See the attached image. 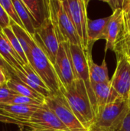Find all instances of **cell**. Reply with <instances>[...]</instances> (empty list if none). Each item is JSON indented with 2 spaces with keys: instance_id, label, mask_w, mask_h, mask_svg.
Returning a JSON list of instances; mask_svg holds the SVG:
<instances>
[{
  "instance_id": "cell-1",
  "label": "cell",
  "mask_w": 130,
  "mask_h": 131,
  "mask_svg": "<svg viewBox=\"0 0 130 131\" xmlns=\"http://www.w3.org/2000/svg\"><path fill=\"white\" fill-rule=\"evenodd\" d=\"M59 91L80 123L89 130L95 119L96 113L84 82L80 79H76L67 87L61 86Z\"/></svg>"
},
{
  "instance_id": "cell-2",
  "label": "cell",
  "mask_w": 130,
  "mask_h": 131,
  "mask_svg": "<svg viewBox=\"0 0 130 131\" xmlns=\"http://www.w3.org/2000/svg\"><path fill=\"white\" fill-rule=\"evenodd\" d=\"M130 108L129 100L117 98L100 109L88 131H116Z\"/></svg>"
},
{
  "instance_id": "cell-3",
  "label": "cell",
  "mask_w": 130,
  "mask_h": 131,
  "mask_svg": "<svg viewBox=\"0 0 130 131\" xmlns=\"http://www.w3.org/2000/svg\"><path fill=\"white\" fill-rule=\"evenodd\" d=\"M49 12L60 44L80 45L77 32L65 11L62 0H49Z\"/></svg>"
},
{
  "instance_id": "cell-4",
  "label": "cell",
  "mask_w": 130,
  "mask_h": 131,
  "mask_svg": "<svg viewBox=\"0 0 130 131\" xmlns=\"http://www.w3.org/2000/svg\"><path fill=\"white\" fill-rule=\"evenodd\" d=\"M33 38V37H32ZM28 62L35 72L41 77L52 94L60 89V83L54 68L43 49L33 38L31 51L27 56Z\"/></svg>"
},
{
  "instance_id": "cell-5",
  "label": "cell",
  "mask_w": 130,
  "mask_h": 131,
  "mask_svg": "<svg viewBox=\"0 0 130 131\" xmlns=\"http://www.w3.org/2000/svg\"><path fill=\"white\" fill-rule=\"evenodd\" d=\"M44 104L55 114L69 131H88L78 120L60 91L45 97Z\"/></svg>"
},
{
  "instance_id": "cell-6",
  "label": "cell",
  "mask_w": 130,
  "mask_h": 131,
  "mask_svg": "<svg viewBox=\"0 0 130 131\" xmlns=\"http://www.w3.org/2000/svg\"><path fill=\"white\" fill-rule=\"evenodd\" d=\"M65 11L70 17L80 41L84 51L87 47V2L85 0H62Z\"/></svg>"
},
{
  "instance_id": "cell-7",
  "label": "cell",
  "mask_w": 130,
  "mask_h": 131,
  "mask_svg": "<svg viewBox=\"0 0 130 131\" xmlns=\"http://www.w3.org/2000/svg\"><path fill=\"white\" fill-rule=\"evenodd\" d=\"M70 51L72 64H73V68H74L76 79H80L84 82L91 103L93 104L94 111L97 114V107L95 97L93 94V91L91 86L89 65H88L85 52L83 48L81 47V45H70Z\"/></svg>"
},
{
  "instance_id": "cell-8",
  "label": "cell",
  "mask_w": 130,
  "mask_h": 131,
  "mask_svg": "<svg viewBox=\"0 0 130 131\" xmlns=\"http://www.w3.org/2000/svg\"><path fill=\"white\" fill-rule=\"evenodd\" d=\"M32 37L46 53L54 65L60 47V42L50 17L46 19L41 25L36 28L35 34Z\"/></svg>"
},
{
  "instance_id": "cell-9",
  "label": "cell",
  "mask_w": 130,
  "mask_h": 131,
  "mask_svg": "<svg viewBox=\"0 0 130 131\" xmlns=\"http://www.w3.org/2000/svg\"><path fill=\"white\" fill-rule=\"evenodd\" d=\"M28 123L30 131L68 130L45 104L32 114Z\"/></svg>"
},
{
  "instance_id": "cell-10",
  "label": "cell",
  "mask_w": 130,
  "mask_h": 131,
  "mask_svg": "<svg viewBox=\"0 0 130 131\" xmlns=\"http://www.w3.org/2000/svg\"><path fill=\"white\" fill-rule=\"evenodd\" d=\"M54 68L60 83V87H67L76 80L70 56V44H60Z\"/></svg>"
},
{
  "instance_id": "cell-11",
  "label": "cell",
  "mask_w": 130,
  "mask_h": 131,
  "mask_svg": "<svg viewBox=\"0 0 130 131\" xmlns=\"http://www.w3.org/2000/svg\"><path fill=\"white\" fill-rule=\"evenodd\" d=\"M117 64L113 78L111 86L117 94L124 99L130 97V61L127 56L117 54Z\"/></svg>"
},
{
  "instance_id": "cell-12",
  "label": "cell",
  "mask_w": 130,
  "mask_h": 131,
  "mask_svg": "<svg viewBox=\"0 0 130 131\" xmlns=\"http://www.w3.org/2000/svg\"><path fill=\"white\" fill-rule=\"evenodd\" d=\"M123 28V12L122 8L116 9L110 15L107 26V37L105 52L107 50L114 51L117 40Z\"/></svg>"
},
{
  "instance_id": "cell-13",
  "label": "cell",
  "mask_w": 130,
  "mask_h": 131,
  "mask_svg": "<svg viewBox=\"0 0 130 131\" xmlns=\"http://www.w3.org/2000/svg\"><path fill=\"white\" fill-rule=\"evenodd\" d=\"M110 16L98 18L95 20H88L87 24V47L84 51H91L92 46L95 41L100 39H107V26Z\"/></svg>"
},
{
  "instance_id": "cell-14",
  "label": "cell",
  "mask_w": 130,
  "mask_h": 131,
  "mask_svg": "<svg viewBox=\"0 0 130 131\" xmlns=\"http://www.w3.org/2000/svg\"><path fill=\"white\" fill-rule=\"evenodd\" d=\"M93 94L96 100L97 111L106 105L114 102L117 98L120 97L111 86L110 81L109 82L91 84Z\"/></svg>"
},
{
  "instance_id": "cell-15",
  "label": "cell",
  "mask_w": 130,
  "mask_h": 131,
  "mask_svg": "<svg viewBox=\"0 0 130 131\" xmlns=\"http://www.w3.org/2000/svg\"><path fill=\"white\" fill-rule=\"evenodd\" d=\"M34 21L36 28L50 17L49 0H21Z\"/></svg>"
},
{
  "instance_id": "cell-16",
  "label": "cell",
  "mask_w": 130,
  "mask_h": 131,
  "mask_svg": "<svg viewBox=\"0 0 130 131\" xmlns=\"http://www.w3.org/2000/svg\"><path fill=\"white\" fill-rule=\"evenodd\" d=\"M0 55L14 69L24 71L23 65L25 64L21 59L10 45L8 40L4 35L2 29L0 28Z\"/></svg>"
},
{
  "instance_id": "cell-17",
  "label": "cell",
  "mask_w": 130,
  "mask_h": 131,
  "mask_svg": "<svg viewBox=\"0 0 130 131\" xmlns=\"http://www.w3.org/2000/svg\"><path fill=\"white\" fill-rule=\"evenodd\" d=\"M89 65L90 77L91 84L109 82L110 80L108 75V69L105 58L100 65L97 64L92 59L91 51H84Z\"/></svg>"
},
{
  "instance_id": "cell-18",
  "label": "cell",
  "mask_w": 130,
  "mask_h": 131,
  "mask_svg": "<svg viewBox=\"0 0 130 131\" xmlns=\"http://www.w3.org/2000/svg\"><path fill=\"white\" fill-rule=\"evenodd\" d=\"M41 106L7 104L0 103V111H2L15 118L28 122L32 114Z\"/></svg>"
},
{
  "instance_id": "cell-19",
  "label": "cell",
  "mask_w": 130,
  "mask_h": 131,
  "mask_svg": "<svg viewBox=\"0 0 130 131\" xmlns=\"http://www.w3.org/2000/svg\"><path fill=\"white\" fill-rule=\"evenodd\" d=\"M5 86L9 90L12 91L17 94L28 97L34 100L38 101L41 103H44L45 97L44 96H42L37 91H34L33 89L30 88L29 87H28L27 85H25L13 76H10L8 78Z\"/></svg>"
},
{
  "instance_id": "cell-20",
  "label": "cell",
  "mask_w": 130,
  "mask_h": 131,
  "mask_svg": "<svg viewBox=\"0 0 130 131\" xmlns=\"http://www.w3.org/2000/svg\"><path fill=\"white\" fill-rule=\"evenodd\" d=\"M12 2L18 12L19 18L23 24L25 29L31 36H34L35 34L36 26L31 14L29 13L21 0H12Z\"/></svg>"
},
{
  "instance_id": "cell-21",
  "label": "cell",
  "mask_w": 130,
  "mask_h": 131,
  "mask_svg": "<svg viewBox=\"0 0 130 131\" xmlns=\"http://www.w3.org/2000/svg\"><path fill=\"white\" fill-rule=\"evenodd\" d=\"M10 26L12 28L17 38L18 39V41L25 53V55L27 57L31 51V47L32 41H33L32 36H31L25 28L18 25L12 20H11Z\"/></svg>"
},
{
  "instance_id": "cell-22",
  "label": "cell",
  "mask_w": 130,
  "mask_h": 131,
  "mask_svg": "<svg viewBox=\"0 0 130 131\" xmlns=\"http://www.w3.org/2000/svg\"><path fill=\"white\" fill-rule=\"evenodd\" d=\"M2 31H3L4 35H5V37L7 38V39L8 40V41H9L10 45H11L12 48L19 55V57L23 61V62L25 64H28V59H27V57L25 55V51H24V50H23L18 39L17 38L16 35H15L12 28H11V26L2 29Z\"/></svg>"
},
{
  "instance_id": "cell-23",
  "label": "cell",
  "mask_w": 130,
  "mask_h": 131,
  "mask_svg": "<svg viewBox=\"0 0 130 131\" xmlns=\"http://www.w3.org/2000/svg\"><path fill=\"white\" fill-rule=\"evenodd\" d=\"M0 4L4 8V9L6 11V12L8 15L11 20H12L14 22H15L20 27L25 28L23 26V24L21 23V21L19 18L18 12L13 5L12 0H0Z\"/></svg>"
},
{
  "instance_id": "cell-24",
  "label": "cell",
  "mask_w": 130,
  "mask_h": 131,
  "mask_svg": "<svg viewBox=\"0 0 130 131\" xmlns=\"http://www.w3.org/2000/svg\"><path fill=\"white\" fill-rule=\"evenodd\" d=\"M4 104V103H3ZM7 104H19V105H33V106H42L44 103H41L38 101L32 98L25 97L19 94H15L11 100L5 103Z\"/></svg>"
},
{
  "instance_id": "cell-25",
  "label": "cell",
  "mask_w": 130,
  "mask_h": 131,
  "mask_svg": "<svg viewBox=\"0 0 130 131\" xmlns=\"http://www.w3.org/2000/svg\"><path fill=\"white\" fill-rule=\"evenodd\" d=\"M0 123H4V124H15L16 126H18L21 130H23V128L25 127H28V123L18 120L17 118H15V117L0 111Z\"/></svg>"
},
{
  "instance_id": "cell-26",
  "label": "cell",
  "mask_w": 130,
  "mask_h": 131,
  "mask_svg": "<svg viewBox=\"0 0 130 131\" xmlns=\"http://www.w3.org/2000/svg\"><path fill=\"white\" fill-rule=\"evenodd\" d=\"M23 68L25 71V74L31 81H33L34 84H36L37 85H38L39 87H41L42 88L48 89V88L46 86V84L42 81L41 77L35 72V71L31 68V66L29 64L23 65Z\"/></svg>"
},
{
  "instance_id": "cell-27",
  "label": "cell",
  "mask_w": 130,
  "mask_h": 131,
  "mask_svg": "<svg viewBox=\"0 0 130 131\" xmlns=\"http://www.w3.org/2000/svg\"><path fill=\"white\" fill-rule=\"evenodd\" d=\"M15 94V92L9 90L5 85L0 86V103H6L11 100Z\"/></svg>"
},
{
  "instance_id": "cell-28",
  "label": "cell",
  "mask_w": 130,
  "mask_h": 131,
  "mask_svg": "<svg viewBox=\"0 0 130 131\" xmlns=\"http://www.w3.org/2000/svg\"><path fill=\"white\" fill-rule=\"evenodd\" d=\"M11 18L7 14L6 11L0 4V28L4 29L8 27H10Z\"/></svg>"
},
{
  "instance_id": "cell-29",
  "label": "cell",
  "mask_w": 130,
  "mask_h": 131,
  "mask_svg": "<svg viewBox=\"0 0 130 131\" xmlns=\"http://www.w3.org/2000/svg\"><path fill=\"white\" fill-rule=\"evenodd\" d=\"M116 131H130V108L127 115Z\"/></svg>"
},
{
  "instance_id": "cell-30",
  "label": "cell",
  "mask_w": 130,
  "mask_h": 131,
  "mask_svg": "<svg viewBox=\"0 0 130 131\" xmlns=\"http://www.w3.org/2000/svg\"><path fill=\"white\" fill-rule=\"evenodd\" d=\"M0 68L5 72L8 78H9L10 76V71H13L14 69L3 59V58L0 55Z\"/></svg>"
},
{
  "instance_id": "cell-31",
  "label": "cell",
  "mask_w": 130,
  "mask_h": 131,
  "mask_svg": "<svg viewBox=\"0 0 130 131\" xmlns=\"http://www.w3.org/2000/svg\"><path fill=\"white\" fill-rule=\"evenodd\" d=\"M124 0H104L107 3H108L110 7L113 8V12L116 11V9L122 8Z\"/></svg>"
},
{
  "instance_id": "cell-32",
  "label": "cell",
  "mask_w": 130,
  "mask_h": 131,
  "mask_svg": "<svg viewBox=\"0 0 130 131\" xmlns=\"http://www.w3.org/2000/svg\"><path fill=\"white\" fill-rule=\"evenodd\" d=\"M123 32L130 38V18L126 16L124 13H123Z\"/></svg>"
},
{
  "instance_id": "cell-33",
  "label": "cell",
  "mask_w": 130,
  "mask_h": 131,
  "mask_svg": "<svg viewBox=\"0 0 130 131\" xmlns=\"http://www.w3.org/2000/svg\"><path fill=\"white\" fill-rule=\"evenodd\" d=\"M123 12L126 16L130 18V0H124L122 6Z\"/></svg>"
},
{
  "instance_id": "cell-34",
  "label": "cell",
  "mask_w": 130,
  "mask_h": 131,
  "mask_svg": "<svg viewBox=\"0 0 130 131\" xmlns=\"http://www.w3.org/2000/svg\"><path fill=\"white\" fill-rule=\"evenodd\" d=\"M8 77L5 72L0 68V86H5L7 83Z\"/></svg>"
},
{
  "instance_id": "cell-35",
  "label": "cell",
  "mask_w": 130,
  "mask_h": 131,
  "mask_svg": "<svg viewBox=\"0 0 130 131\" xmlns=\"http://www.w3.org/2000/svg\"><path fill=\"white\" fill-rule=\"evenodd\" d=\"M128 58H129V61H130V55L129 56H128Z\"/></svg>"
},
{
  "instance_id": "cell-36",
  "label": "cell",
  "mask_w": 130,
  "mask_h": 131,
  "mask_svg": "<svg viewBox=\"0 0 130 131\" xmlns=\"http://www.w3.org/2000/svg\"><path fill=\"white\" fill-rule=\"evenodd\" d=\"M57 131H69V130H57Z\"/></svg>"
},
{
  "instance_id": "cell-37",
  "label": "cell",
  "mask_w": 130,
  "mask_h": 131,
  "mask_svg": "<svg viewBox=\"0 0 130 131\" xmlns=\"http://www.w3.org/2000/svg\"><path fill=\"white\" fill-rule=\"evenodd\" d=\"M129 104H130V97H129Z\"/></svg>"
},
{
  "instance_id": "cell-38",
  "label": "cell",
  "mask_w": 130,
  "mask_h": 131,
  "mask_svg": "<svg viewBox=\"0 0 130 131\" xmlns=\"http://www.w3.org/2000/svg\"></svg>"
}]
</instances>
